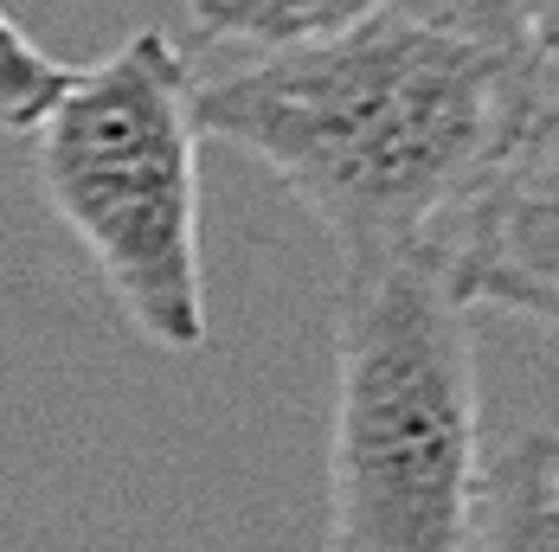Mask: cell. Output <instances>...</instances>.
<instances>
[{"mask_svg": "<svg viewBox=\"0 0 559 552\" xmlns=\"http://www.w3.org/2000/svg\"><path fill=\"white\" fill-rule=\"evenodd\" d=\"M540 104L514 0H392L335 39L193 84L200 135L271 167L347 271L431 251Z\"/></svg>", "mask_w": 559, "mask_h": 552, "instance_id": "1", "label": "cell"}, {"mask_svg": "<svg viewBox=\"0 0 559 552\" xmlns=\"http://www.w3.org/2000/svg\"><path fill=\"white\" fill-rule=\"evenodd\" d=\"M483 405L463 302L425 251L347 271L329 418V552H463Z\"/></svg>", "mask_w": 559, "mask_h": 552, "instance_id": "2", "label": "cell"}, {"mask_svg": "<svg viewBox=\"0 0 559 552\" xmlns=\"http://www.w3.org/2000/svg\"><path fill=\"white\" fill-rule=\"evenodd\" d=\"M33 148L52 213L91 251L135 334L168 353H200V122L180 46L142 26L104 64L71 71Z\"/></svg>", "mask_w": 559, "mask_h": 552, "instance_id": "3", "label": "cell"}, {"mask_svg": "<svg viewBox=\"0 0 559 552\" xmlns=\"http://www.w3.org/2000/svg\"><path fill=\"white\" fill-rule=\"evenodd\" d=\"M425 257L463 309L489 302L559 328V97L527 116Z\"/></svg>", "mask_w": 559, "mask_h": 552, "instance_id": "4", "label": "cell"}, {"mask_svg": "<svg viewBox=\"0 0 559 552\" xmlns=\"http://www.w3.org/2000/svg\"><path fill=\"white\" fill-rule=\"evenodd\" d=\"M463 552H559V431H527L483 463Z\"/></svg>", "mask_w": 559, "mask_h": 552, "instance_id": "5", "label": "cell"}, {"mask_svg": "<svg viewBox=\"0 0 559 552\" xmlns=\"http://www.w3.org/2000/svg\"><path fill=\"white\" fill-rule=\"evenodd\" d=\"M392 0H193V26L206 39H245V46H309L335 39L347 26L373 20Z\"/></svg>", "mask_w": 559, "mask_h": 552, "instance_id": "6", "label": "cell"}, {"mask_svg": "<svg viewBox=\"0 0 559 552\" xmlns=\"http://www.w3.org/2000/svg\"><path fill=\"white\" fill-rule=\"evenodd\" d=\"M71 84V64H58L20 20L0 13V135H33Z\"/></svg>", "mask_w": 559, "mask_h": 552, "instance_id": "7", "label": "cell"}, {"mask_svg": "<svg viewBox=\"0 0 559 552\" xmlns=\"http://www.w3.org/2000/svg\"><path fill=\"white\" fill-rule=\"evenodd\" d=\"M514 13H521L540 64H559V0H514Z\"/></svg>", "mask_w": 559, "mask_h": 552, "instance_id": "8", "label": "cell"}]
</instances>
